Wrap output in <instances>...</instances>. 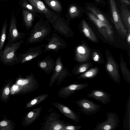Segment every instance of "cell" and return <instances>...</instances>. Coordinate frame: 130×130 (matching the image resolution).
<instances>
[{"instance_id":"6","label":"cell","mask_w":130,"mask_h":130,"mask_svg":"<svg viewBox=\"0 0 130 130\" xmlns=\"http://www.w3.org/2000/svg\"><path fill=\"white\" fill-rule=\"evenodd\" d=\"M112 21L114 24L118 34L122 38L126 37L127 31L121 21L115 0H109Z\"/></svg>"},{"instance_id":"31","label":"cell","mask_w":130,"mask_h":130,"mask_svg":"<svg viewBox=\"0 0 130 130\" xmlns=\"http://www.w3.org/2000/svg\"><path fill=\"white\" fill-rule=\"evenodd\" d=\"M20 4L22 7L32 12L36 13L37 12L33 6L25 0H22L20 2Z\"/></svg>"},{"instance_id":"22","label":"cell","mask_w":130,"mask_h":130,"mask_svg":"<svg viewBox=\"0 0 130 130\" xmlns=\"http://www.w3.org/2000/svg\"><path fill=\"white\" fill-rule=\"evenodd\" d=\"M31 12L26 9L22 10L24 25L27 29L30 28L32 26L34 17Z\"/></svg>"},{"instance_id":"4","label":"cell","mask_w":130,"mask_h":130,"mask_svg":"<svg viewBox=\"0 0 130 130\" xmlns=\"http://www.w3.org/2000/svg\"><path fill=\"white\" fill-rule=\"evenodd\" d=\"M106 120L98 122L94 130H113L116 129L120 123L119 116L115 112H109L106 114Z\"/></svg>"},{"instance_id":"16","label":"cell","mask_w":130,"mask_h":130,"mask_svg":"<svg viewBox=\"0 0 130 130\" xmlns=\"http://www.w3.org/2000/svg\"><path fill=\"white\" fill-rule=\"evenodd\" d=\"M89 98H93L103 104L109 103L111 100V95L102 89H96L91 91L87 95Z\"/></svg>"},{"instance_id":"26","label":"cell","mask_w":130,"mask_h":130,"mask_svg":"<svg viewBox=\"0 0 130 130\" xmlns=\"http://www.w3.org/2000/svg\"><path fill=\"white\" fill-rule=\"evenodd\" d=\"M49 95L48 94L45 93L34 98L28 103L27 106L30 108L37 105L46 99Z\"/></svg>"},{"instance_id":"1","label":"cell","mask_w":130,"mask_h":130,"mask_svg":"<svg viewBox=\"0 0 130 130\" xmlns=\"http://www.w3.org/2000/svg\"><path fill=\"white\" fill-rule=\"evenodd\" d=\"M23 42L22 39L13 43H7L0 53V61L7 66L18 64L17 51Z\"/></svg>"},{"instance_id":"29","label":"cell","mask_w":130,"mask_h":130,"mask_svg":"<svg viewBox=\"0 0 130 130\" xmlns=\"http://www.w3.org/2000/svg\"><path fill=\"white\" fill-rule=\"evenodd\" d=\"M121 13L122 19L128 31L130 30V12L128 10L124 9Z\"/></svg>"},{"instance_id":"40","label":"cell","mask_w":130,"mask_h":130,"mask_svg":"<svg viewBox=\"0 0 130 130\" xmlns=\"http://www.w3.org/2000/svg\"><path fill=\"white\" fill-rule=\"evenodd\" d=\"M18 87L15 86H13V89L14 90H16L17 89Z\"/></svg>"},{"instance_id":"25","label":"cell","mask_w":130,"mask_h":130,"mask_svg":"<svg viewBox=\"0 0 130 130\" xmlns=\"http://www.w3.org/2000/svg\"><path fill=\"white\" fill-rule=\"evenodd\" d=\"M87 9L93 13V14L99 19L107 24L110 27L112 28L105 16L96 8L94 7H88Z\"/></svg>"},{"instance_id":"41","label":"cell","mask_w":130,"mask_h":130,"mask_svg":"<svg viewBox=\"0 0 130 130\" xmlns=\"http://www.w3.org/2000/svg\"><path fill=\"white\" fill-rule=\"evenodd\" d=\"M8 1V0H0V1H4L5 2H7V1Z\"/></svg>"},{"instance_id":"23","label":"cell","mask_w":130,"mask_h":130,"mask_svg":"<svg viewBox=\"0 0 130 130\" xmlns=\"http://www.w3.org/2000/svg\"><path fill=\"white\" fill-rule=\"evenodd\" d=\"M42 109V107H39L32 109L28 113L27 120L28 124H31L36 120L40 116Z\"/></svg>"},{"instance_id":"9","label":"cell","mask_w":130,"mask_h":130,"mask_svg":"<svg viewBox=\"0 0 130 130\" xmlns=\"http://www.w3.org/2000/svg\"><path fill=\"white\" fill-rule=\"evenodd\" d=\"M76 104L80 108L79 110L87 116H91L97 113L101 106L86 98H82L77 101Z\"/></svg>"},{"instance_id":"27","label":"cell","mask_w":130,"mask_h":130,"mask_svg":"<svg viewBox=\"0 0 130 130\" xmlns=\"http://www.w3.org/2000/svg\"><path fill=\"white\" fill-rule=\"evenodd\" d=\"M7 26V20L6 19L2 26L0 35V53L3 49L6 39Z\"/></svg>"},{"instance_id":"35","label":"cell","mask_w":130,"mask_h":130,"mask_svg":"<svg viewBox=\"0 0 130 130\" xmlns=\"http://www.w3.org/2000/svg\"><path fill=\"white\" fill-rule=\"evenodd\" d=\"M126 36L127 37L128 44L129 46L130 45V30L128 31V33L127 34Z\"/></svg>"},{"instance_id":"10","label":"cell","mask_w":130,"mask_h":130,"mask_svg":"<svg viewBox=\"0 0 130 130\" xmlns=\"http://www.w3.org/2000/svg\"><path fill=\"white\" fill-rule=\"evenodd\" d=\"M25 35L24 33L20 32L18 31L17 27L16 18L13 12L10 18L9 23L7 37L8 43L12 44L18 42L23 39Z\"/></svg>"},{"instance_id":"8","label":"cell","mask_w":130,"mask_h":130,"mask_svg":"<svg viewBox=\"0 0 130 130\" xmlns=\"http://www.w3.org/2000/svg\"><path fill=\"white\" fill-rule=\"evenodd\" d=\"M47 40L48 43L42 48L44 52L53 51L58 52L59 50L65 48L67 46L66 42L56 33H52L51 37L48 38Z\"/></svg>"},{"instance_id":"17","label":"cell","mask_w":130,"mask_h":130,"mask_svg":"<svg viewBox=\"0 0 130 130\" xmlns=\"http://www.w3.org/2000/svg\"><path fill=\"white\" fill-rule=\"evenodd\" d=\"M38 66L45 73L49 74L54 71L56 66V62L48 56L42 60H39Z\"/></svg>"},{"instance_id":"2","label":"cell","mask_w":130,"mask_h":130,"mask_svg":"<svg viewBox=\"0 0 130 130\" xmlns=\"http://www.w3.org/2000/svg\"><path fill=\"white\" fill-rule=\"evenodd\" d=\"M51 32V28L48 23L39 21L30 30L26 44L41 42L47 38Z\"/></svg>"},{"instance_id":"32","label":"cell","mask_w":130,"mask_h":130,"mask_svg":"<svg viewBox=\"0 0 130 130\" xmlns=\"http://www.w3.org/2000/svg\"><path fill=\"white\" fill-rule=\"evenodd\" d=\"M79 12L78 8L75 6H71L69 9V14L72 18H74L77 16L79 14Z\"/></svg>"},{"instance_id":"7","label":"cell","mask_w":130,"mask_h":130,"mask_svg":"<svg viewBox=\"0 0 130 130\" xmlns=\"http://www.w3.org/2000/svg\"><path fill=\"white\" fill-rule=\"evenodd\" d=\"M88 15L90 19L97 27L104 38L109 41H113L114 38L112 28L100 20L94 14L89 13Z\"/></svg>"},{"instance_id":"30","label":"cell","mask_w":130,"mask_h":130,"mask_svg":"<svg viewBox=\"0 0 130 130\" xmlns=\"http://www.w3.org/2000/svg\"><path fill=\"white\" fill-rule=\"evenodd\" d=\"M90 66L89 63H86L83 64L73 70V73L74 75H78L83 73L86 71Z\"/></svg>"},{"instance_id":"13","label":"cell","mask_w":130,"mask_h":130,"mask_svg":"<svg viewBox=\"0 0 130 130\" xmlns=\"http://www.w3.org/2000/svg\"><path fill=\"white\" fill-rule=\"evenodd\" d=\"M55 116L54 114H51L46 118V121L42 124L44 126L45 129L62 130L64 127L71 124L64 123L62 120L58 119V116Z\"/></svg>"},{"instance_id":"12","label":"cell","mask_w":130,"mask_h":130,"mask_svg":"<svg viewBox=\"0 0 130 130\" xmlns=\"http://www.w3.org/2000/svg\"><path fill=\"white\" fill-rule=\"evenodd\" d=\"M43 52L41 46H39L28 48L25 52L17 55L18 64H23L39 56Z\"/></svg>"},{"instance_id":"34","label":"cell","mask_w":130,"mask_h":130,"mask_svg":"<svg viewBox=\"0 0 130 130\" xmlns=\"http://www.w3.org/2000/svg\"><path fill=\"white\" fill-rule=\"evenodd\" d=\"M92 58L94 61L98 62L99 60L100 56L97 52H95L92 54Z\"/></svg>"},{"instance_id":"11","label":"cell","mask_w":130,"mask_h":130,"mask_svg":"<svg viewBox=\"0 0 130 130\" xmlns=\"http://www.w3.org/2000/svg\"><path fill=\"white\" fill-rule=\"evenodd\" d=\"M106 69L108 74L113 81L117 84L120 82V76L118 66L112 57L106 54Z\"/></svg>"},{"instance_id":"20","label":"cell","mask_w":130,"mask_h":130,"mask_svg":"<svg viewBox=\"0 0 130 130\" xmlns=\"http://www.w3.org/2000/svg\"><path fill=\"white\" fill-rule=\"evenodd\" d=\"M127 101L126 110L123 123V130H130V93Z\"/></svg>"},{"instance_id":"3","label":"cell","mask_w":130,"mask_h":130,"mask_svg":"<svg viewBox=\"0 0 130 130\" xmlns=\"http://www.w3.org/2000/svg\"><path fill=\"white\" fill-rule=\"evenodd\" d=\"M61 59V56H59L56 59L55 68L50 81V87L56 81V85H59L67 76L70 75L68 70L63 66Z\"/></svg>"},{"instance_id":"28","label":"cell","mask_w":130,"mask_h":130,"mask_svg":"<svg viewBox=\"0 0 130 130\" xmlns=\"http://www.w3.org/2000/svg\"><path fill=\"white\" fill-rule=\"evenodd\" d=\"M45 3L54 10L60 12L62 9L61 6L57 0H44Z\"/></svg>"},{"instance_id":"38","label":"cell","mask_w":130,"mask_h":130,"mask_svg":"<svg viewBox=\"0 0 130 130\" xmlns=\"http://www.w3.org/2000/svg\"><path fill=\"white\" fill-rule=\"evenodd\" d=\"M122 1L128 5H129L130 2L129 0H121Z\"/></svg>"},{"instance_id":"19","label":"cell","mask_w":130,"mask_h":130,"mask_svg":"<svg viewBox=\"0 0 130 130\" xmlns=\"http://www.w3.org/2000/svg\"><path fill=\"white\" fill-rule=\"evenodd\" d=\"M82 28L85 36L92 41L96 42L97 39L96 35L86 21L84 20L82 22Z\"/></svg>"},{"instance_id":"37","label":"cell","mask_w":130,"mask_h":130,"mask_svg":"<svg viewBox=\"0 0 130 130\" xmlns=\"http://www.w3.org/2000/svg\"><path fill=\"white\" fill-rule=\"evenodd\" d=\"M5 93L6 94L8 95L10 92V90L9 88L8 87L6 88L5 90Z\"/></svg>"},{"instance_id":"14","label":"cell","mask_w":130,"mask_h":130,"mask_svg":"<svg viewBox=\"0 0 130 130\" xmlns=\"http://www.w3.org/2000/svg\"><path fill=\"white\" fill-rule=\"evenodd\" d=\"M90 84L87 83L73 84L61 88L59 90L58 96L63 98L68 97L75 93L77 90H82L88 87Z\"/></svg>"},{"instance_id":"39","label":"cell","mask_w":130,"mask_h":130,"mask_svg":"<svg viewBox=\"0 0 130 130\" xmlns=\"http://www.w3.org/2000/svg\"><path fill=\"white\" fill-rule=\"evenodd\" d=\"M22 82V80L21 79L19 80L18 82V83L19 85H21Z\"/></svg>"},{"instance_id":"42","label":"cell","mask_w":130,"mask_h":130,"mask_svg":"<svg viewBox=\"0 0 130 130\" xmlns=\"http://www.w3.org/2000/svg\"><path fill=\"white\" fill-rule=\"evenodd\" d=\"M97 1H100V0H96Z\"/></svg>"},{"instance_id":"21","label":"cell","mask_w":130,"mask_h":130,"mask_svg":"<svg viewBox=\"0 0 130 130\" xmlns=\"http://www.w3.org/2000/svg\"><path fill=\"white\" fill-rule=\"evenodd\" d=\"M120 66L121 71L125 80L130 85V72L121 55H120Z\"/></svg>"},{"instance_id":"18","label":"cell","mask_w":130,"mask_h":130,"mask_svg":"<svg viewBox=\"0 0 130 130\" xmlns=\"http://www.w3.org/2000/svg\"><path fill=\"white\" fill-rule=\"evenodd\" d=\"M90 51L89 49L84 44L78 46L75 50V59L80 62L87 61L89 59Z\"/></svg>"},{"instance_id":"33","label":"cell","mask_w":130,"mask_h":130,"mask_svg":"<svg viewBox=\"0 0 130 130\" xmlns=\"http://www.w3.org/2000/svg\"><path fill=\"white\" fill-rule=\"evenodd\" d=\"M71 124L64 127L62 130H78L82 128V126L80 125H74Z\"/></svg>"},{"instance_id":"24","label":"cell","mask_w":130,"mask_h":130,"mask_svg":"<svg viewBox=\"0 0 130 130\" xmlns=\"http://www.w3.org/2000/svg\"><path fill=\"white\" fill-rule=\"evenodd\" d=\"M99 70L97 68H94L86 71L79 75L77 77L78 79H91L95 77L98 74Z\"/></svg>"},{"instance_id":"36","label":"cell","mask_w":130,"mask_h":130,"mask_svg":"<svg viewBox=\"0 0 130 130\" xmlns=\"http://www.w3.org/2000/svg\"><path fill=\"white\" fill-rule=\"evenodd\" d=\"M7 122L5 121H2L0 123V125L2 126H6L7 125Z\"/></svg>"},{"instance_id":"15","label":"cell","mask_w":130,"mask_h":130,"mask_svg":"<svg viewBox=\"0 0 130 130\" xmlns=\"http://www.w3.org/2000/svg\"><path fill=\"white\" fill-rule=\"evenodd\" d=\"M52 104L66 117L75 122L78 123L79 121L80 118V116L77 113L74 112L68 107L56 102L53 103Z\"/></svg>"},{"instance_id":"5","label":"cell","mask_w":130,"mask_h":130,"mask_svg":"<svg viewBox=\"0 0 130 130\" xmlns=\"http://www.w3.org/2000/svg\"><path fill=\"white\" fill-rule=\"evenodd\" d=\"M28 1L38 12L44 15L53 26L60 20L57 16L52 11L49 10L40 0Z\"/></svg>"}]
</instances>
